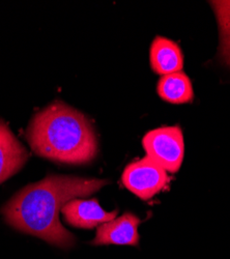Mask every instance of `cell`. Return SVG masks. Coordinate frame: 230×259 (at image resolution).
I'll return each instance as SVG.
<instances>
[{
    "instance_id": "5b68a950",
    "label": "cell",
    "mask_w": 230,
    "mask_h": 259,
    "mask_svg": "<svg viewBox=\"0 0 230 259\" xmlns=\"http://www.w3.org/2000/svg\"><path fill=\"white\" fill-rule=\"evenodd\" d=\"M141 220L131 212H125L121 217L100 225L97 229L93 245H121L138 246V225Z\"/></svg>"
},
{
    "instance_id": "7a4b0ae2",
    "label": "cell",
    "mask_w": 230,
    "mask_h": 259,
    "mask_svg": "<svg viewBox=\"0 0 230 259\" xmlns=\"http://www.w3.org/2000/svg\"><path fill=\"white\" fill-rule=\"evenodd\" d=\"M25 136L37 156L60 163L86 164L98 154L97 136L88 118L62 102L37 112Z\"/></svg>"
},
{
    "instance_id": "ba28073f",
    "label": "cell",
    "mask_w": 230,
    "mask_h": 259,
    "mask_svg": "<svg viewBox=\"0 0 230 259\" xmlns=\"http://www.w3.org/2000/svg\"><path fill=\"white\" fill-rule=\"evenodd\" d=\"M151 66L156 74L166 76L181 72L183 56L175 41L157 36L151 46Z\"/></svg>"
},
{
    "instance_id": "9c48e42d",
    "label": "cell",
    "mask_w": 230,
    "mask_h": 259,
    "mask_svg": "<svg viewBox=\"0 0 230 259\" xmlns=\"http://www.w3.org/2000/svg\"><path fill=\"white\" fill-rule=\"evenodd\" d=\"M157 92L161 99L172 104L191 103L194 99L192 83L182 72L163 76L158 82Z\"/></svg>"
},
{
    "instance_id": "6da1fadb",
    "label": "cell",
    "mask_w": 230,
    "mask_h": 259,
    "mask_svg": "<svg viewBox=\"0 0 230 259\" xmlns=\"http://www.w3.org/2000/svg\"><path fill=\"white\" fill-rule=\"evenodd\" d=\"M107 184L106 180L49 176L20 190L2 212L15 229L59 248H70L75 237L60 223L59 211L71 200L88 197Z\"/></svg>"
},
{
    "instance_id": "3957f363",
    "label": "cell",
    "mask_w": 230,
    "mask_h": 259,
    "mask_svg": "<svg viewBox=\"0 0 230 259\" xmlns=\"http://www.w3.org/2000/svg\"><path fill=\"white\" fill-rule=\"evenodd\" d=\"M143 147L148 157L157 162L166 171L177 172L185 156V142L178 126L159 127L146 133Z\"/></svg>"
},
{
    "instance_id": "277c9868",
    "label": "cell",
    "mask_w": 230,
    "mask_h": 259,
    "mask_svg": "<svg viewBox=\"0 0 230 259\" xmlns=\"http://www.w3.org/2000/svg\"><path fill=\"white\" fill-rule=\"evenodd\" d=\"M168 182L166 170L148 156L128 165L122 174L124 187L142 200L153 198Z\"/></svg>"
},
{
    "instance_id": "30bf717a",
    "label": "cell",
    "mask_w": 230,
    "mask_h": 259,
    "mask_svg": "<svg viewBox=\"0 0 230 259\" xmlns=\"http://www.w3.org/2000/svg\"><path fill=\"white\" fill-rule=\"evenodd\" d=\"M214 8L221 35L220 54L223 61L230 67V2H211Z\"/></svg>"
},
{
    "instance_id": "8992f818",
    "label": "cell",
    "mask_w": 230,
    "mask_h": 259,
    "mask_svg": "<svg viewBox=\"0 0 230 259\" xmlns=\"http://www.w3.org/2000/svg\"><path fill=\"white\" fill-rule=\"evenodd\" d=\"M68 224L83 229H93L116 218L117 210L106 211L97 199H73L61 209Z\"/></svg>"
},
{
    "instance_id": "52a82bcc",
    "label": "cell",
    "mask_w": 230,
    "mask_h": 259,
    "mask_svg": "<svg viewBox=\"0 0 230 259\" xmlns=\"http://www.w3.org/2000/svg\"><path fill=\"white\" fill-rule=\"evenodd\" d=\"M27 159L26 148L15 137L9 125L0 119V184L16 175Z\"/></svg>"
}]
</instances>
